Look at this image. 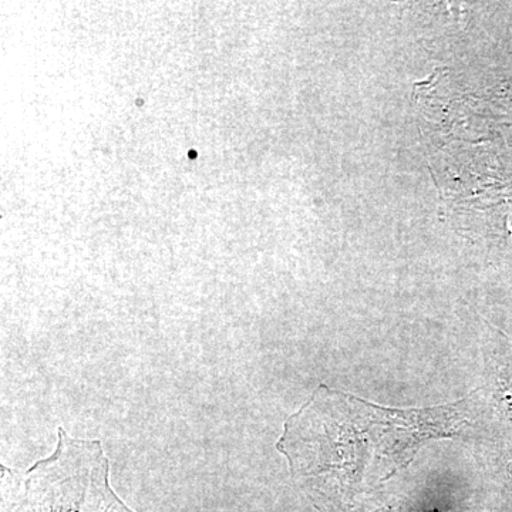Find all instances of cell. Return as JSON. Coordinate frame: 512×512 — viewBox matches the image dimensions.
I'll list each match as a JSON object with an SVG mask.
<instances>
[{
	"mask_svg": "<svg viewBox=\"0 0 512 512\" xmlns=\"http://www.w3.org/2000/svg\"><path fill=\"white\" fill-rule=\"evenodd\" d=\"M87 512H136L116 494L110 483V470L104 471L94 484Z\"/></svg>",
	"mask_w": 512,
	"mask_h": 512,
	"instance_id": "obj_2",
	"label": "cell"
},
{
	"mask_svg": "<svg viewBox=\"0 0 512 512\" xmlns=\"http://www.w3.org/2000/svg\"><path fill=\"white\" fill-rule=\"evenodd\" d=\"M110 470L103 444L63 427L50 456L26 470L0 466L2 512H87L97 478Z\"/></svg>",
	"mask_w": 512,
	"mask_h": 512,
	"instance_id": "obj_1",
	"label": "cell"
}]
</instances>
